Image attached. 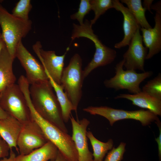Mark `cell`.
Here are the masks:
<instances>
[{
	"label": "cell",
	"instance_id": "6da1fadb",
	"mask_svg": "<svg viewBox=\"0 0 161 161\" xmlns=\"http://www.w3.org/2000/svg\"><path fill=\"white\" fill-rule=\"evenodd\" d=\"M29 93L35 109L43 117L68 133L61 106L49 80L31 85Z\"/></svg>",
	"mask_w": 161,
	"mask_h": 161
},
{
	"label": "cell",
	"instance_id": "7a4b0ae2",
	"mask_svg": "<svg viewBox=\"0 0 161 161\" xmlns=\"http://www.w3.org/2000/svg\"><path fill=\"white\" fill-rule=\"evenodd\" d=\"M23 93L31 119L38 124L48 140L53 143L68 161H78V152L72 137L37 112L31 102L29 90H25Z\"/></svg>",
	"mask_w": 161,
	"mask_h": 161
},
{
	"label": "cell",
	"instance_id": "3957f363",
	"mask_svg": "<svg viewBox=\"0 0 161 161\" xmlns=\"http://www.w3.org/2000/svg\"><path fill=\"white\" fill-rule=\"evenodd\" d=\"M32 24L30 19L25 21L15 16L0 4L1 34L6 48L14 60L18 44L31 30Z\"/></svg>",
	"mask_w": 161,
	"mask_h": 161
},
{
	"label": "cell",
	"instance_id": "277c9868",
	"mask_svg": "<svg viewBox=\"0 0 161 161\" xmlns=\"http://www.w3.org/2000/svg\"><path fill=\"white\" fill-rule=\"evenodd\" d=\"M82 66L81 57L75 53L68 65L64 68L61 80L60 85L72 103L77 117V109L82 97L84 80Z\"/></svg>",
	"mask_w": 161,
	"mask_h": 161
},
{
	"label": "cell",
	"instance_id": "5b68a950",
	"mask_svg": "<svg viewBox=\"0 0 161 161\" xmlns=\"http://www.w3.org/2000/svg\"><path fill=\"white\" fill-rule=\"evenodd\" d=\"M0 106L22 123L31 119L25 97L18 84H12L0 92Z\"/></svg>",
	"mask_w": 161,
	"mask_h": 161
},
{
	"label": "cell",
	"instance_id": "8992f818",
	"mask_svg": "<svg viewBox=\"0 0 161 161\" xmlns=\"http://www.w3.org/2000/svg\"><path fill=\"white\" fill-rule=\"evenodd\" d=\"M83 110L90 114L103 116L109 121L112 126L116 122L124 119H133L140 122L143 126H148L159 119L158 116L148 110L140 109L127 111L114 109L107 106H89Z\"/></svg>",
	"mask_w": 161,
	"mask_h": 161
},
{
	"label": "cell",
	"instance_id": "52a82bcc",
	"mask_svg": "<svg viewBox=\"0 0 161 161\" xmlns=\"http://www.w3.org/2000/svg\"><path fill=\"white\" fill-rule=\"evenodd\" d=\"M124 61L122 60L117 63L115 67L114 76L109 79L104 80L103 83L107 88L116 90L126 89L134 94L141 91L140 84L145 79L153 74L151 71L138 73L136 70L123 69Z\"/></svg>",
	"mask_w": 161,
	"mask_h": 161
},
{
	"label": "cell",
	"instance_id": "ba28073f",
	"mask_svg": "<svg viewBox=\"0 0 161 161\" xmlns=\"http://www.w3.org/2000/svg\"><path fill=\"white\" fill-rule=\"evenodd\" d=\"M48 141L38 124L32 119L22 123L17 141L19 154H27Z\"/></svg>",
	"mask_w": 161,
	"mask_h": 161
},
{
	"label": "cell",
	"instance_id": "9c48e42d",
	"mask_svg": "<svg viewBox=\"0 0 161 161\" xmlns=\"http://www.w3.org/2000/svg\"><path fill=\"white\" fill-rule=\"evenodd\" d=\"M40 41H38L33 46L32 48L39 58L45 71L57 83L61 84V80L64 69V59L69 47L62 55H58L54 51L43 49Z\"/></svg>",
	"mask_w": 161,
	"mask_h": 161
},
{
	"label": "cell",
	"instance_id": "30bf717a",
	"mask_svg": "<svg viewBox=\"0 0 161 161\" xmlns=\"http://www.w3.org/2000/svg\"><path fill=\"white\" fill-rule=\"evenodd\" d=\"M16 57L25 71L26 77L30 84L49 80L42 64L28 51L22 41L19 43L16 48Z\"/></svg>",
	"mask_w": 161,
	"mask_h": 161
},
{
	"label": "cell",
	"instance_id": "8fae6325",
	"mask_svg": "<svg viewBox=\"0 0 161 161\" xmlns=\"http://www.w3.org/2000/svg\"><path fill=\"white\" fill-rule=\"evenodd\" d=\"M140 28L137 30L131 39L128 49L123 55V66L126 69H138L144 72V62L148 49L143 46Z\"/></svg>",
	"mask_w": 161,
	"mask_h": 161
},
{
	"label": "cell",
	"instance_id": "7c38bea8",
	"mask_svg": "<svg viewBox=\"0 0 161 161\" xmlns=\"http://www.w3.org/2000/svg\"><path fill=\"white\" fill-rule=\"evenodd\" d=\"M72 134V137L78 152V161H94L92 153L89 151L86 135L90 121L83 118L78 121L71 115Z\"/></svg>",
	"mask_w": 161,
	"mask_h": 161
},
{
	"label": "cell",
	"instance_id": "4fadbf2b",
	"mask_svg": "<svg viewBox=\"0 0 161 161\" xmlns=\"http://www.w3.org/2000/svg\"><path fill=\"white\" fill-rule=\"evenodd\" d=\"M154 27L145 29L140 27L143 42L148 49L146 59H151L161 50V13L156 12Z\"/></svg>",
	"mask_w": 161,
	"mask_h": 161
},
{
	"label": "cell",
	"instance_id": "5bb4252c",
	"mask_svg": "<svg viewBox=\"0 0 161 161\" xmlns=\"http://www.w3.org/2000/svg\"><path fill=\"white\" fill-rule=\"evenodd\" d=\"M113 8L120 12L123 17V38L121 41L115 44L114 47L119 49L128 46L137 30L140 27L127 7L118 0H112Z\"/></svg>",
	"mask_w": 161,
	"mask_h": 161
},
{
	"label": "cell",
	"instance_id": "9a60e30c",
	"mask_svg": "<svg viewBox=\"0 0 161 161\" xmlns=\"http://www.w3.org/2000/svg\"><path fill=\"white\" fill-rule=\"evenodd\" d=\"M22 126V123L9 115L5 118L0 119V137L10 150L14 148L18 153L17 141Z\"/></svg>",
	"mask_w": 161,
	"mask_h": 161
},
{
	"label": "cell",
	"instance_id": "2e32d148",
	"mask_svg": "<svg viewBox=\"0 0 161 161\" xmlns=\"http://www.w3.org/2000/svg\"><path fill=\"white\" fill-rule=\"evenodd\" d=\"M114 98L128 100L131 101L132 104L134 106L146 109L157 116L161 115V99L142 91L134 94H120Z\"/></svg>",
	"mask_w": 161,
	"mask_h": 161
},
{
	"label": "cell",
	"instance_id": "e0dca14e",
	"mask_svg": "<svg viewBox=\"0 0 161 161\" xmlns=\"http://www.w3.org/2000/svg\"><path fill=\"white\" fill-rule=\"evenodd\" d=\"M14 60L6 46L0 54V92L15 83L16 79L13 71Z\"/></svg>",
	"mask_w": 161,
	"mask_h": 161
},
{
	"label": "cell",
	"instance_id": "ac0fdd59",
	"mask_svg": "<svg viewBox=\"0 0 161 161\" xmlns=\"http://www.w3.org/2000/svg\"><path fill=\"white\" fill-rule=\"evenodd\" d=\"M58 150L51 142L48 141L42 147L25 155L19 154L17 161H48L55 159Z\"/></svg>",
	"mask_w": 161,
	"mask_h": 161
},
{
	"label": "cell",
	"instance_id": "d6986e66",
	"mask_svg": "<svg viewBox=\"0 0 161 161\" xmlns=\"http://www.w3.org/2000/svg\"><path fill=\"white\" fill-rule=\"evenodd\" d=\"M46 74L60 105L63 120L65 123H67L70 120L72 111H74L73 105L61 85L56 83Z\"/></svg>",
	"mask_w": 161,
	"mask_h": 161
},
{
	"label": "cell",
	"instance_id": "ffe728a7",
	"mask_svg": "<svg viewBox=\"0 0 161 161\" xmlns=\"http://www.w3.org/2000/svg\"><path fill=\"white\" fill-rule=\"evenodd\" d=\"M86 135L92 146L94 161H103L106 154L113 148L114 142L110 139L106 142H103L97 139L92 132L87 131Z\"/></svg>",
	"mask_w": 161,
	"mask_h": 161
},
{
	"label": "cell",
	"instance_id": "44dd1931",
	"mask_svg": "<svg viewBox=\"0 0 161 161\" xmlns=\"http://www.w3.org/2000/svg\"><path fill=\"white\" fill-rule=\"evenodd\" d=\"M121 3H124L132 14L140 27L145 29L152 27L147 21L145 16L146 10L143 6L141 0H121Z\"/></svg>",
	"mask_w": 161,
	"mask_h": 161
},
{
	"label": "cell",
	"instance_id": "7402d4cb",
	"mask_svg": "<svg viewBox=\"0 0 161 161\" xmlns=\"http://www.w3.org/2000/svg\"><path fill=\"white\" fill-rule=\"evenodd\" d=\"M90 2L91 10L94 11L95 14L94 18L90 21L92 26L106 11L110 9L113 8L112 0H90Z\"/></svg>",
	"mask_w": 161,
	"mask_h": 161
},
{
	"label": "cell",
	"instance_id": "603a6c76",
	"mask_svg": "<svg viewBox=\"0 0 161 161\" xmlns=\"http://www.w3.org/2000/svg\"><path fill=\"white\" fill-rule=\"evenodd\" d=\"M141 91L161 99V74L159 73L143 86Z\"/></svg>",
	"mask_w": 161,
	"mask_h": 161
},
{
	"label": "cell",
	"instance_id": "cb8c5ba5",
	"mask_svg": "<svg viewBox=\"0 0 161 161\" xmlns=\"http://www.w3.org/2000/svg\"><path fill=\"white\" fill-rule=\"evenodd\" d=\"M32 8L30 0H20L13 9L11 14L19 18L28 21L29 14Z\"/></svg>",
	"mask_w": 161,
	"mask_h": 161
},
{
	"label": "cell",
	"instance_id": "d4e9b609",
	"mask_svg": "<svg viewBox=\"0 0 161 161\" xmlns=\"http://www.w3.org/2000/svg\"><path fill=\"white\" fill-rule=\"evenodd\" d=\"M91 10L90 0H81L78 11L71 15L70 18L73 20L76 19L80 25H82L83 23L84 17Z\"/></svg>",
	"mask_w": 161,
	"mask_h": 161
},
{
	"label": "cell",
	"instance_id": "484cf974",
	"mask_svg": "<svg viewBox=\"0 0 161 161\" xmlns=\"http://www.w3.org/2000/svg\"><path fill=\"white\" fill-rule=\"evenodd\" d=\"M126 146L125 143L121 142L117 147H113L103 161H121L123 158Z\"/></svg>",
	"mask_w": 161,
	"mask_h": 161
},
{
	"label": "cell",
	"instance_id": "4316f807",
	"mask_svg": "<svg viewBox=\"0 0 161 161\" xmlns=\"http://www.w3.org/2000/svg\"><path fill=\"white\" fill-rule=\"evenodd\" d=\"M10 150L8 144L0 137V158L8 157Z\"/></svg>",
	"mask_w": 161,
	"mask_h": 161
},
{
	"label": "cell",
	"instance_id": "83f0119b",
	"mask_svg": "<svg viewBox=\"0 0 161 161\" xmlns=\"http://www.w3.org/2000/svg\"><path fill=\"white\" fill-rule=\"evenodd\" d=\"M158 126L159 134L158 137L155 139L158 145V154L160 160L161 159V123L159 119L155 122Z\"/></svg>",
	"mask_w": 161,
	"mask_h": 161
},
{
	"label": "cell",
	"instance_id": "f1b7e54d",
	"mask_svg": "<svg viewBox=\"0 0 161 161\" xmlns=\"http://www.w3.org/2000/svg\"><path fill=\"white\" fill-rule=\"evenodd\" d=\"M12 149L10 150L8 157H7L2 158L0 159V161H17L16 160V156Z\"/></svg>",
	"mask_w": 161,
	"mask_h": 161
},
{
	"label": "cell",
	"instance_id": "f546056e",
	"mask_svg": "<svg viewBox=\"0 0 161 161\" xmlns=\"http://www.w3.org/2000/svg\"><path fill=\"white\" fill-rule=\"evenodd\" d=\"M154 0H144L143 1V6L146 10H148L149 11L152 13L151 11V7Z\"/></svg>",
	"mask_w": 161,
	"mask_h": 161
},
{
	"label": "cell",
	"instance_id": "4dcf8cb0",
	"mask_svg": "<svg viewBox=\"0 0 161 161\" xmlns=\"http://www.w3.org/2000/svg\"><path fill=\"white\" fill-rule=\"evenodd\" d=\"M153 9L156 11V12L161 13V3L159 1L155 4L152 5L151 10Z\"/></svg>",
	"mask_w": 161,
	"mask_h": 161
},
{
	"label": "cell",
	"instance_id": "1f68e13d",
	"mask_svg": "<svg viewBox=\"0 0 161 161\" xmlns=\"http://www.w3.org/2000/svg\"><path fill=\"white\" fill-rule=\"evenodd\" d=\"M49 161H68L58 151L56 157Z\"/></svg>",
	"mask_w": 161,
	"mask_h": 161
},
{
	"label": "cell",
	"instance_id": "d6a6232c",
	"mask_svg": "<svg viewBox=\"0 0 161 161\" xmlns=\"http://www.w3.org/2000/svg\"><path fill=\"white\" fill-rule=\"evenodd\" d=\"M5 47V43L1 33L0 32V54L3 49Z\"/></svg>",
	"mask_w": 161,
	"mask_h": 161
},
{
	"label": "cell",
	"instance_id": "836d02e7",
	"mask_svg": "<svg viewBox=\"0 0 161 161\" xmlns=\"http://www.w3.org/2000/svg\"><path fill=\"white\" fill-rule=\"evenodd\" d=\"M1 108L0 106V119H3L6 118L8 115Z\"/></svg>",
	"mask_w": 161,
	"mask_h": 161
}]
</instances>
